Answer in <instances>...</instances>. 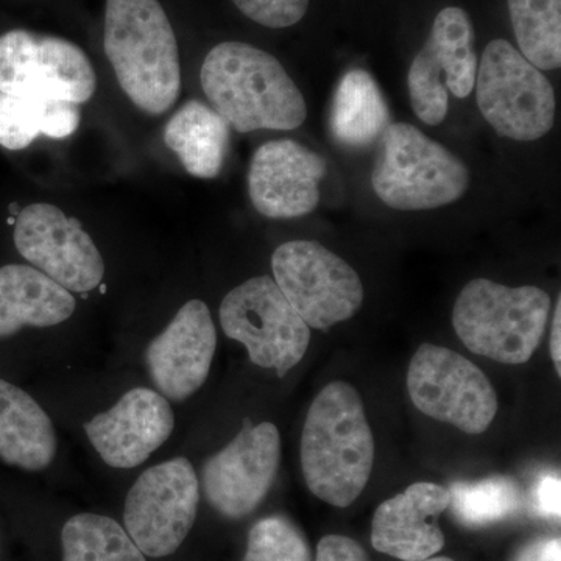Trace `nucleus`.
Listing matches in <instances>:
<instances>
[{
  "label": "nucleus",
  "mask_w": 561,
  "mask_h": 561,
  "mask_svg": "<svg viewBox=\"0 0 561 561\" xmlns=\"http://www.w3.org/2000/svg\"><path fill=\"white\" fill-rule=\"evenodd\" d=\"M375 438L359 391L328 383L313 400L301 434V470L313 496L350 507L370 481Z\"/></svg>",
  "instance_id": "nucleus-1"
},
{
  "label": "nucleus",
  "mask_w": 561,
  "mask_h": 561,
  "mask_svg": "<svg viewBox=\"0 0 561 561\" xmlns=\"http://www.w3.org/2000/svg\"><path fill=\"white\" fill-rule=\"evenodd\" d=\"M202 88L236 131H290L308 116L305 98L283 65L250 44L221 43L202 66Z\"/></svg>",
  "instance_id": "nucleus-2"
},
{
  "label": "nucleus",
  "mask_w": 561,
  "mask_h": 561,
  "mask_svg": "<svg viewBox=\"0 0 561 561\" xmlns=\"http://www.w3.org/2000/svg\"><path fill=\"white\" fill-rule=\"evenodd\" d=\"M103 49L122 91L139 110L162 114L175 105L179 43L158 0H106Z\"/></svg>",
  "instance_id": "nucleus-3"
},
{
  "label": "nucleus",
  "mask_w": 561,
  "mask_h": 561,
  "mask_svg": "<svg viewBox=\"0 0 561 561\" xmlns=\"http://www.w3.org/2000/svg\"><path fill=\"white\" fill-rule=\"evenodd\" d=\"M551 297L537 286L472 279L454 305L453 324L471 353L500 364L530 360L545 335Z\"/></svg>",
  "instance_id": "nucleus-4"
},
{
  "label": "nucleus",
  "mask_w": 561,
  "mask_h": 561,
  "mask_svg": "<svg viewBox=\"0 0 561 561\" xmlns=\"http://www.w3.org/2000/svg\"><path fill=\"white\" fill-rule=\"evenodd\" d=\"M371 184L390 208L434 209L459 201L470 186V172L442 144L400 122L383 131Z\"/></svg>",
  "instance_id": "nucleus-5"
},
{
  "label": "nucleus",
  "mask_w": 561,
  "mask_h": 561,
  "mask_svg": "<svg viewBox=\"0 0 561 561\" xmlns=\"http://www.w3.org/2000/svg\"><path fill=\"white\" fill-rule=\"evenodd\" d=\"M474 88L479 110L497 135L529 142L551 131L557 108L551 81L508 41L485 47Z\"/></svg>",
  "instance_id": "nucleus-6"
},
{
  "label": "nucleus",
  "mask_w": 561,
  "mask_h": 561,
  "mask_svg": "<svg viewBox=\"0 0 561 561\" xmlns=\"http://www.w3.org/2000/svg\"><path fill=\"white\" fill-rule=\"evenodd\" d=\"M220 327L242 343L250 360L284 378L306 356L311 328L295 312L271 276H254L224 298Z\"/></svg>",
  "instance_id": "nucleus-7"
},
{
  "label": "nucleus",
  "mask_w": 561,
  "mask_h": 561,
  "mask_svg": "<svg viewBox=\"0 0 561 561\" xmlns=\"http://www.w3.org/2000/svg\"><path fill=\"white\" fill-rule=\"evenodd\" d=\"M201 496V479L190 459L173 457L153 465L128 490L125 530L144 556H172L194 527Z\"/></svg>",
  "instance_id": "nucleus-8"
},
{
  "label": "nucleus",
  "mask_w": 561,
  "mask_h": 561,
  "mask_svg": "<svg viewBox=\"0 0 561 561\" xmlns=\"http://www.w3.org/2000/svg\"><path fill=\"white\" fill-rule=\"evenodd\" d=\"M272 271L286 300L313 330L350 320L364 302L359 275L319 242L283 243L273 253Z\"/></svg>",
  "instance_id": "nucleus-9"
},
{
  "label": "nucleus",
  "mask_w": 561,
  "mask_h": 561,
  "mask_svg": "<svg viewBox=\"0 0 561 561\" xmlns=\"http://www.w3.org/2000/svg\"><path fill=\"white\" fill-rule=\"evenodd\" d=\"M408 391L420 412L465 434H483L496 416V391L485 373L456 351L432 343L413 354Z\"/></svg>",
  "instance_id": "nucleus-10"
},
{
  "label": "nucleus",
  "mask_w": 561,
  "mask_h": 561,
  "mask_svg": "<svg viewBox=\"0 0 561 561\" xmlns=\"http://www.w3.org/2000/svg\"><path fill=\"white\" fill-rule=\"evenodd\" d=\"M98 79L90 58L57 36L11 31L0 36V92L20 98L84 103Z\"/></svg>",
  "instance_id": "nucleus-11"
},
{
  "label": "nucleus",
  "mask_w": 561,
  "mask_h": 561,
  "mask_svg": "<svg viewBox=\"0 0 561 561\" xmlns=\"http://www.w3.org/2000/svg\"><path fill=\"white\" fill-rule=\"evenodd\" d=\"M478 65L474 28L467 11L459 7L442 10L409 69V95L416 117L434 127L442 124L448 114V91L467 99L474 90Z\"/></svg>",
  "instance_id": "nucleus-12"
},
{
  "label": "nucleus",
  "mask_w": 561,
  "mask_h": 561,
  "mask_svg": "<svg viewBox=\"0 0 561 561\" xmlns=\"http://www.w3.org/2000/svg\"><path fill=\"white\" fill-rule=\"evenodd\" d=\"M280 435L268 421L242 431L203 465L201 486L210 507L227 519L250 516L267 497L278 476Z\"/></svg>",
  "instance_id": "nucleus-13"
},
{
  "label": "nucleus",
  "mask_w": 561,
  "mask_h": 561,
  "mask_svg": "<svg viewBox=\"0 0 561 561\" xmlns=\"http://www.w3.org/2000/svg\"><path fill=\"white\" fill-rule=\"evenodd\" d=\"M14 245L32 267L66 290L87 294L101 286L105 262L79 220L60 208L35 203L18 214Z\"/></svg>",
  "instance_id": "nucleus-14"
},
{
  "label": "nucleus",
  "mask_w": 561,
  "mask_h": 561,
  "mask_svg": "<svg viewBox=\"0 0 561 561\" xmlns=\"http://www.w3.org/2000/svg\"><path fill=\"white\" fill-rule=\"evenodd\" d=\"M175 424L171 401L160 391L133 387L83 427L103 463L114 470H135L168 443Z\"/></svg>",
  "instance_id": "nucleus-15"
},
{
  "label": "nucleus",
  "mask_w": 561,
  "mask_h": 561,
  "mask_svg": "<svg viewBox=\"0 0 561 561\" xmlns=\"http://www.w3.org/2000/svg\"><path fill=\"white\" fill-rule=\"evenodd\" d=\"M216 350V324L206 302H184L144 353L154 390L169 401L190 400L205 386Z\"/></svg>",
  "instance_id": "nucleus-16"
},
{
  "label": "nucleus",
  "mask_w": 561,
  "mask_h": 561,
  "mask_svg": "<svg viewBox=\"0 0 561 561\" xmlns=\"http://www.w3.org/2000/svg\"><path fill=\"white\" fill-rule=\"evenodd\" d=\"M327 161L291 139L268 140L253 154L249 172L251 203L268 219L311 214L320 202Z\"/></svg>",
  "instance_id": "nucleus-17"
},
{
  "label": "nucleus",
  "mask_w": 561,
  "mask_h": 561,
  "mask_svg": "<svg viewBox=\"0 0 561 561\" xmlns=\"http://www.w3.org/2000/svg\"><path fill=\"white\" fill-rule=\"evenodd\" d=\"M449 491L437 483H413L383 501L371 523L376 551L402 561H423L445 548L438 518L448 511Z\"/></svg>",
  "instance_id": "nucleus-18"
},
{
  "label": "nucleus",
  "mask_w": 561,
  "mask_h": 561,
  "mask_svg": "<svg viewBox=\"0 0 561 561\" xmlns=\"http://www.w3.org/2000/svg\"><path fill=\"white\" fill-rule=\"evenodd\" d=\"M77 301L66 290L32 265L0 267V339L24 328H51L73 316Z\"/></svg>",
  "instance_id": "nucleus-19"
},
{
  "label": "nucleus",
  "mask_w": 561,
  "mask_h": 561,
  "mask_svg": "<svg viewBox=\"0 0 561 561\" xmlns=\"http://www.w3.org/2000/svg\"><path fill=\"white\" fill-rule=\"evenodd\" d=\"M58 453L49 413L21 387L0 378V460L20 470H47Z\"/></svg>",
  "instance_id": "nucleus-20"
},
{
  "label": "nucleus",
  "mask_w": 561,
  "mask_h": 561,
  "mask_svg": "<svg viewBox=\"0 0 561 561\" xmlns=\"http://www.w3.org/2000/svg\"><path fill=\"white\" fill-rule=\"evenodd\" d=\"M164 142L190 175L216 179L227 160L230 125L205 103L190 101L165 125Z\"/></svg>",
  "instance_id": "nucleus-21"
},
{
  "label": "nucleus",
  "mask_w": 561,
  "mask_h": 561,
  "mask_svg": "<svg viewBox=\"0 0 561 561\" xmlns=\"http://www.w3.org/2000/svg\"><path fill=\"white\" fill-rule=\"evenodd\" d=\"M389 125V106L378 83L365 70H350L332 101V136L342 146L364 149L381 138Z\"/></svg>",
  "instance_id": "nucleus-22"
},
{
  "label": "nucleus",
  "mask_w": 561,
  "mask_h": 561,
  "mask_svg": "<svg viewBox=\"0 0 561 561\" xmlns=\"http://www.w3.org/2000/svg\"><path fill=\"white\" fill-rule=\"evenodd\" d=\"M76 103L20 98L0 92V146L22 150L39 135L65 139L79 128Z\"/></svg>",
  "instance_id": "nucleus-23"
},
{
  "label": "nucleus",
  "mask_w": 561,
  "mask_h": 561,
  "mask_svg": "<svg viewBox=\"0 0 561 561\" xmlns=\"http://www.w3.org/2000/svg\"><path fill=\"white\" fill-rule=\"evenodd\" d=\"M61 561H147L116 519L99 513L70 516L61 529Z\"/></svg>",
  "instance_id": "nucleus-24"
},
{
  "label": "nucleus",
  "mask_w": 561,
  "mask_h": 561,
  "mask_svg": "<svg viewBox=\"0 0 561 561\" xmlns=\"http://www.w3.org/2000/svg\"><path fill=\"white\" fill-rule=\"evenodd\" d=\"M519 50L540 70L561 66V0H507Z\"/></svg>",
  "instance_id": "nucleus-25"
},
{
  "label": "nucleus",
  "mask_w": 561,
  "mask_h": 561,
  "mask_svg": "<svg viewBox=\"0 0 561 561\" xmlns=\"http://www.w3.org/2000/svg\"><path fill=\"white\" fill-rule=\"evenodd\" d=\"M449 507L457 522L467 527H485L504 522L522 508L518 483L508 478L456 482L448 489Z\"/></svg>",
  "instance_id": "nucleus-26"
},
{
  "label": "nucleus",
  "mask_w": 561,
  "mask_h": 561,
  "mask_svg": "<svg viewBox=\"0 0 561 561\" xmlns=\"http://www.w3.org/2000/svg\"><path fill=\"white\" fill-rule=\"evenodd\" d=\"M242 561H312L311 546L289 518L267 516L251 527Z\"/></svg>",
  "instance_id": "nucleus-27"
},
{
  "label": "nucleus",
  "mask_w": 561,
  "mask_h": 561,
  "mask_svg": "<svg viewBox=\"0 0 561 561\" xmlns=\"http://www.w3.org/2000/svg\"><path fill=\"white\" fill-rule=\"evenodd\" d=\"M249 20L271 28L297 24L308 11L309 0H232Z\"/></svg>",
  "instance_id": "nucleus-28"
},
{
  "label": "nucleus",
  "mask_w": 561,
  "mask_h": 561,
  "mask_svg": "<svg viewBox=\"0 0 561 561\" xmlns=\"http://www.w3.org/2000/svg\"><path fill=\"white\" fill-rule=\"evenodd\" d=\"M317 561H371L365 549L353 538L328 535L317 546Z\"/></svg>",
  "instance_id": "nucleus-29"
},
{
  "label": "nucleus",
  "mask_w": 561,
  "mask_h": 561,
  "mask_svg": "<svg viewBox=\"0 0 561 561\" xmlns=\"http://www.w3.org/2000/svg\"><path fill=\"white\" fill-rule=\"evenodd\" d=\"M560 476H541L534 491L535 512L542 516V518L560 519Z\"/></svg>",
  "instance_id": "nucleus-30"
},
{
  "label": "nucleus",
  "mask_w": 561,
  "mask_h": 561,
  "mask_svg": "<svg viewBox=\"0 0 561 561\" xmlns=\"http://www.w3.org/2000/svg\"><path fill=\"white\" fill-rule=\"evenodd\" d=\"M516 561H561L560 538H540L529 542Z\"/></svg>",
  "instance_id": "nucleus-31"
},
{
  "label": "nucleus",
  "mask_w": 561,
  "mask_h": 561,
  "mask_svg": "<svg viewBox=\"0 0 561 561\" xmlns=\"http://www.w3.org/2000/svg\"><path fill=\"white\" fill-rule=\"evenodd\" d=\"M561 300L557 301L551 331V357L557 375L561 376Z\"/></svg>",
  "instance_id": "nucleus-32"
},
{
  "label": "nucleus",
  "mask_w": 561,
  "mask_h": 561,
  "mask_svg": "<svg viewBox=\"0 0 561 561\" xmlns=\"http://www.w3.org/2000/svg\"><path fill=\"white\" fill-rule=\"evenodd\" d=\"M423 561H454V560L449 559V557H431V559H426Z\"/></svg>",
  "instance_id": "nucleus-33"
},
{
  "label": "nucleus",
  "mask_w": 561,
  "mask_h": 561,
  "mask_svg": "<svg viewBox=\"0 0 561 561\" xmlns=\"http://www.w3.org/2000/svg\"><path fill=\"white\" fill-rule=\"evenodd\" d=\"M10 209H11V213H13V214H20L21 213L20 206H18V205H11Z\"/></svg>",
  "instance_id": "nucleus-34"
}]
</instances>
